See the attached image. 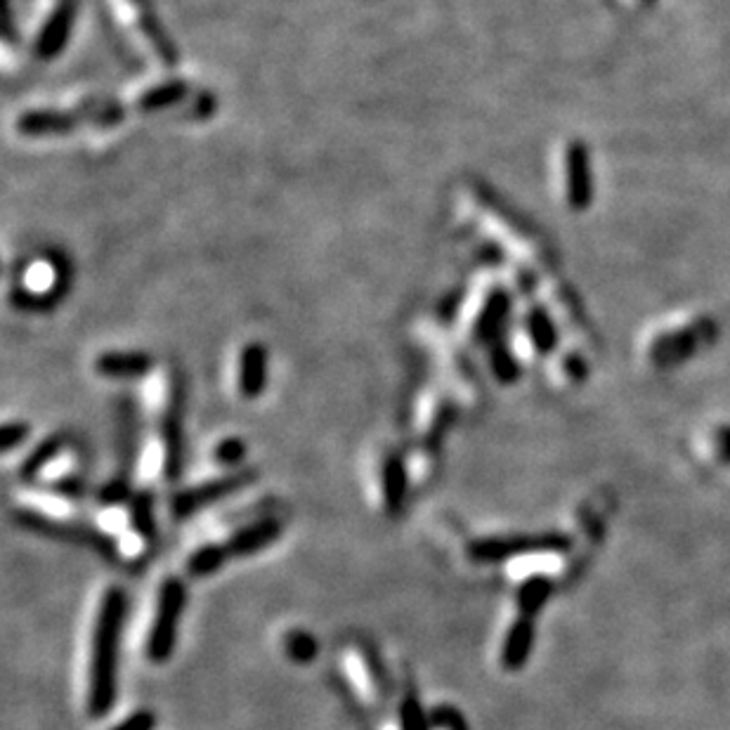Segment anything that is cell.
I'll return each mask as SVG.
<instances>
[{"mask_svg":"<svg viewBox=\"0 0 730 730\" xmlns=\"http://www.w3.org/2000/svg\"><path fill=\"white\" fill-rule=\"evenodd\" d=\"M126 608L128 596L119 586L107 589L100 598L88 674V714L93 719L107 716L116 705V693H119V653L123 622H126Z\"/></svg>","mask_w":730,"mask_h":730,"instance_id":"6da1fadb","label":"cell"},{"mask_svg":"<svg viewBox=\"0 0 730 730\" xmlns=\"http://www.w3.org/2000/svg\"><path fill=\"white\" fill-rule=\"evenodd\" d=\"M185 601H187L185 584H182L178 577L164 579V584H161L159 589V596H156L152 627H149L147 636L149 662L166 664L173 657Z\"/></svg>","mask_w":730,"mask_h":730,"instance_id":"7a4b0ae2","label":"cell"},{"mask_svg":"<svg viewBox=\"0 0 730 730\" xmlns=\"http://www.w3.org/2000/svg\"><path fill=\"white\" fill-rule=\"evenodd\" d=\"M256 478H258V473L253 471V468H246V471L223 475V478L201 482V485H197V487H189V490H185V492H178L171 499L173 518L175 520L192 518L194 513L204 511L206 506L215 504V501L230 497V494L249 487Z\"/></svg>","mask_w":730,"mask_h":730,"instance_id":"3957f363","label":"cell"},{"mask_svg":"<svg viewBox=\"0 0 730 730\" xmlns=\"http://www.w3.org/2000/svg\"><path fill=\"white\" fill-rule=\"evenodd\" d=\"M123 15L128 22V29L133 31L138 43L145 48L147 52H152L154 62L161 64V67H175L178 64V52H175V45L171 43V38L164 34L161 24L156 22L154 12L147 8L145 0H123L121 5Z\"/></svg>","mask_w":730,"mask_h":730,"instance_id":"277c9868","label":"cell"},{"mask_svg":"<svg viewBox=\"0 0 730 730\" xmlns=\"http://www.w3.org/2000/svg\"><path fill=\"white\" fill-rule=\"evenodd\" d=\"M511 298L504 286L492 284L482 289L480 296L471 298V315H468V336L478 345H490L497 341V334L504 327Z\"/></svg>","mask_w":730,"mask_h":730,"instance_id":"5b68a950","label":"cell"},{"mask_svg":"<svg viewBox=\"0 0 730 730\" xmlns=\"http://www.w3.org/2000/svg\"><path fill=\"white\" fill-rule=\"evenodd\" d=\"M78 15V0H57L34 36V57L41 62H52L62 55L71 41Z\"/></svg>","mask_w":730,"mask_h":730,"instance_id":"8992f818","label":"cell"},{"mask_svg":"<svg viewBox=\"0 0 730 730\" xmlns=\"http://www.w3.org/2000/svg\"><path fill=\"white\" fill-rule=\"evenodd\" d=\"M81 126H88V123L78 104L69 109H29L15 121L17 135L34 140L62 138Z\"/></svg>","mask_w":730,"mask_h":730,"instance_id":"52a82bcc","label":"cell"},{"mask_svg":"<svg viewBox=\"0 0 730 730\" xmlns=\"http://www.w3.org/2000/svg\"><path fill=\"white\" fill-rule=\"evenodd\" d=\"M267 348L263 343H244L237 357V390L241 400H258L267 388Z\"/></svg>","mask_w":730,"mask_h":730,"instance_id":"ba28073f","label":"cell"},{"mask_svg":"<svg viewBox=\"0 0 730 730\" xmlns=\"http://www.w3.org/2000/svg\"><path fill=\"white\" fill-rule=\"evenodd\" d=\"M93 369L102 378L133 381V378L152 374L154 360L147 353H140V350H107V353H100L95 357Z\"/></svg>","mask_w":730,"mask_h":730,"instance_id":"9c48e42d","label":"cell"},{"mask_svg":"<svg viewBox=\"0 0 730 730\" xmlns=\"http://www.w3.org/2000/svg\"><path fill=\"white\" fill-rule=\"evenodd\" d=\"M279 534H282V523L277 518H258L253 523L239 527L230 534V539H225L227 551H230V558H241V556H253V553L263 551L272 542H277Z\"/></svg>","mask_w":730,"mask_h":730,"instance_id":"30bf717a","label":"cell"},{"mask_svg":"<svg viewBox=\"0 0 730 730\" xmlns=\"http://www.w3.org/2000/svg\"><path fill=\"white\" fill-rule=\"evenodd\" d=\"M563 173H565V199L572 208H586L591 199V178H589V159L579 145H570L563 154Z\"/></svg>","mask_w":730,"mask_h":730,"instance_id":"8fae6325","label":"cell"},{"mask_svg":"<svg viewBox=\"0 0 730 730\" xmlns=\"http://www.w3.org/2000/svg\"><path fill=\"white\" fill-rule=\"evenodd\" d=\"M553 539H527V537H518V539H482V542L471 544V553L473 560H480V563H487V560H504L508 556H518V553H534V551H546L553 549Z\"/></svg>","mask_w":730,"mask_h":730,"instance_id":"7c38bea8","label":"cell"},{"mask_svg":"<svg viewBox=\"0 0 730 730\" xmlns=\"http://www.w3.org/2000/svg\"><path fill=\"white\" fill-rule=\"evenodd\" d=\"M409 487V473L404 466L400 454H388L381 466V490H383V506H386L388 516H400L404 508V499H407Z\"/></svg>","mask_w":730,"mask_h":730,"instance_id":"4fadbf2b","label":"cell"},{"mask_svg":"<svg viewBox=\"0 0 730 730\" xmlns=\"http://www.w3.org/2000/svg\"><path fill=\"white\" fill-rule=\"evenodd\" d=\"M187 95H189L187 81H182V78H168V81L154 83V86L142 90V93L135 97V109H138L140 114H159L171 107H178Z\"/></svg>","mask_w":730,"mask_h":730,"instance_id":"5bb4252c","label":"cell"},{"mask_svg":"<svg viewBox=\"0 0 730 730\" xmlns=\"http://www.w3.org/2000/svg\"><path fill=\"white\" fill-rule=\"evenodd\" d=\"M702 327L705 324H683V327H676L667 331V334L655 336L653 345H650V355L657 362H667V360H679V355H688L690 350L697 345V336L702 338Z\"/></svg>","mask_w":730,"mask_h":730,"instance_id":"9a60e30c","label":"cell"},{"mask_svg":"<svg viewBox=\"0 0 730 730\" xmlns=\"http://www.w3.org/2000/svg\"><path fill=\"white\" fill-rule=\"evenodd\" d=\"M64 452H67V438H64V435H52V438L43 440L41 445L36 447V452L24 459L22 468H19V478L29 482V485L31 482H38L43 478V473L48 471Z\"/></svg>","mask_w":730,"mask_h":730,"instance_id":"2e32d148","label":"cell"},{"mask_svg":"<svg viewBox=\"0 0 730 730\" xmlns=\"http://www.w3.org/2000/svg\"><path fill=\"white\" fill-rule=\"evenodd\" d=\"M532 638H534L532 617L523 615L516 624H513L511 631H508L504 650H501V664H504L506 669L523 667L527 655H530L532 650Z\"/></svg>","mask_w":730,"mask_h":730,"instance_id":"e0dca14e","label":"cell"},{"mask_svg":"<svg viewBox=\"0 0 730 730\" xmlns=\"http://www.w3.org/2000/svg\"><path fill=\"white\" fill-rule=\"evenodd\" d=\"M523 338L530 343V350L546 355L556 345V329L551 317L542 308H530L523 317Z\"/></svg>","mask_w":730,"mask_h":730,"instance_id":"ac0fdd59","label":"cell"},{"mask_svg":"<svg viewBox=\"0 0 730 730\" xmlns=\"http://www.w3.org/2000/svg\"><path fill=\"white\" fill-rule=\"evenodd\" d=\"M230 560L225 544H204L187 558V572L192 577H211Z\"/></svg>","mask_w":730,"mask_h":730,"instance_id":"d6986e66","label":"cell"},{"mask_svg":"<svg viewBox=\"0 0 730 730\" xmlns=\"http://www.w3.org/2000/svg\"><path fill=\"white\" fill-rule=\"evenodd\" d=\"M130 530L140 534L142 539L154 537V501L149 494L140 492L130 501Z\"/></svg>","mask_w":730,"mask_h":730,"instance_id":"ffe728a7","label":"cell"},{"mask_svg":"<svg viewBox=\"0 0 730 730\" xmlns=\"http://www.w3.org/2000/svg\"><path fill=\"white\" fill-rule=\"evenodd\" d=\"M286 653L296 664H310L317 655V641L308 631H291L286 636Z\"/></svg>","mask_w":730,"mask_h":730,"instance_id":"44dd1931","label":"cell"},{"mask_svg":"<svg viewBox=\"0 0 730 730\" xmlns=\"http://www.w3.org/2000/svg\"><path fill=\"white\" fill-rule=\"evenodd\" d=\"M244 456H246V442L241 438H234V435H232V438H223L213 449L215 464L225 466V468H232V466L241 464V461H244Z\"/></svg>","mask_w":730,"mask_h":730,"instance_id":"7402d4cb","label":"cell"},{"mask_svg":"<svg viewBox=\"0 0 730 730\" xmlns=\"http://www.w3.org/2000/svg\"><path fill=\"white\" fill-rule=\"evenodd\" d=\"M29 433H31L29 423L24 421L5 423L3 433H0V449H3V454H12L17 447H22L26 438H29Z\"/></svg>","mask_w":730,"mask_h":730,"instance_id":"603a6c76","label":"cell"},{"mask_svg":"<svg viewBox=\"0 0 730 730\" xmlns=\"http://www.w3.org/2000/svg\"><path fill=\"white\" fill-rule=\"evenodd\" d=\"M400 730H428V716L414 697H407L400 707Z\"/></svg>","mask_w":730,"mask_h":730,"instance_id":"cb8c5ba5","label":"cell"},{"mask_svg":"<svg viewBox=\"0 0 730 730\" xmlns=\"http://www.w3.org/2000/svg\"><path fill=\"white\" fill-rule=\"evenodd\" d=\"M154 728H156V714L142 709V712L130 714L128 719L116 723L112 730H154Z\"/></svg>","mask_w":730,"mask_h":730,"instance_id":"d4e9b609","label":"cell"}]
</instances>
